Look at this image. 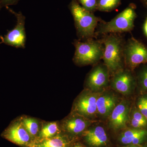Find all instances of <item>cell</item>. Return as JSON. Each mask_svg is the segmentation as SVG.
Instances as JSON below:
<instances>
[{"label": "cell", "mask_w": 147, "mask_h": 147, "mask_svg": "<svg viewBox=\"0 0 147 147\" xmlns=\"http://www.w3.org/2000/svg\"><path fill=\"white\" fill-rule=\"evenodd\" d=\"M101 39L104 46L102 59L110 74L112 75L124 68L123 38L118 34H109L103 35Z\"/></svg>", "instance_id": "cell-1"}, {"label": "cell", "mask_w": 147, "mask_h": 147, "mask_svg": "<svg viewBox=\"0 0 147 147\" xmlns=\"http://www.w3.org/2000/svg\"><path fill=\"white\" fill-rule=\"evenodd\" d=\"M70 9L78 37L86 40L95 37L96 28L100 19L80 5L76 0H72Z\"/></svg>", "instance_id": "cell-2"}, {"label": "cell", "mask_w": 147, "mask_h": 147, "mask_svg": "<svg viewBox=\"0 0 147 147\" xmlns=\"http://www.w3.org/2000/svg\"><path fill=\"white\" fill-rule=\"evenodd\" d=\"M135 8V5L131 4L111 21L101 22L95 31L96 36L131 31L137 17Z\"/></svg>", "instance_id": "cell-3"}, {"label": "cell", "mask_w": 147, "mask_h": 147, "mask_svg": "<svg viewBox=\"0 0 147 147\" xmlns=\"http://www.w3.org/2000/svg\"><path fill=\"white\" fill-rule=\"evenodd\" d=\"M73 44L75 47L73 61L77 65L93 64L102 59L104 46L101 39H88L85 42L75 40Z\"/></svg>", "instance_id": "cell-4"}, {"label": "cell", "mask_w": 147, "mask_h": 147, "mask_svg": "<svg viewBox=\"0 0 147 147\" xmlns=\"http://www.w3.org/2000/svg\"><path fill=\"white\" fill-rule=\"evenodd\" d=\"M124 63L133 71L141 64L147 63V46L133 37L125 42L124 48Z\"/></svg>", "instance_id": "cell-5"}, {"label": "cell", "mask_w": 147, "mask_h": 147, "mask_svg": "<svg viewBox=\"0 0 147 147\" xmlns=\"http://www.w3.org/2000/svg\"><path fill=\"white\" fill-rule=\"evenodd\" d=\"M100 93L85 90L74 103V113L90 119L94 117L98 114L96 101Z\"/></svg>", "instance_id": "cell-6"}, {"label": "cell", "mask_w": 147, "mask_h": 147, "mask_svg": "<svg viewBox=\"0 0 147 147\" xmlns=\"http://www.w3.org/2000/svg\"><path fill=\"white\" fill-rule=\"evenodd\" d=\"M7 8L16 16L17 21L16 26L13 30L4 36L1 37V42L17 48H25L26 38L25 28L26 18L21 12L17 13L7 7Z\"/></svg>", "instance_id": "cell-7"}, {"label": "cell", "mask_w": 147, "mask_h": 147, "mask_svg": "<svg viewBox=\"0 0 147 147\" xmlns=\"http://www.w3.org/2000/svg\"><path fill=\"white\" fill-rule=\"evenodd\" d=\"M130 107L128 102L123 100L119 102L108 117V125L115 131L127 128L129 121Z\"/></svg>", "instance_id": "cell-8"}, {"label": "cell", "mask_w": 147, "mask_h": 147, "mask_svg": "<svg viewBox=\"0 0 147 147\" xmlns=\"http://www.w3.org/2000/svg\"><path fill=\"white\" fill-rule=\"evenodd\" d=\"M128 69L123 68L113 75L111 86L116 91L123 95L131 93L135 86L136 80Z\"/></svg>", "instance_id": "cell-9"}, {"label": "cell", "mask_w": 147, "mask_h": 147, "mask_svg": "<svg viewBox=\"0 0 147 147\" xmlns=\"http://www.w3.org/2000/svg\"><path fill=\"white\" fill-rule=\"evenodd\" d=\"M110 75L109 70L104 63L97 65L88 74L87 86L92 91H97L108 85Z\"/></svg>", "instance_id": "cell-10"}, {"label": "cell", "mask_w": 147, "mask_h": 147, "mask_svg": "<svg viewBox=\"0 0 147 147\" xmlns=\"http://www.w3.org/2000/svg\"><path fill=\"white\" fill-rule=\"evenodd\" d=\"M2 136L10 142L20 146L27 144L30 140V135L24 127L21 121L12 123L4 131Z\"/></svg>", "instance_id": "cell-11"}, {"label": "cell", "mask_w": 147, "mask_h": 147, "mask_svg": "<svg viewBox=\"0 0 147 147\" xmlns=\"http://www.w3.org/2000/svg\"><path fill=\"white\" fill-rule=\"evenodd\" d=\"M82 134L86 143L90 147H104L109 144L107 133L102 126L98 125L86 129Z\"/></svg>", "instance_id": "cell-12"}, {"label": "cell", "mask_w": 147, "mask_h": 147, "mask_svg": "<svg viewBox=\"0 0 147 147\" xmlns=\"http://www.w3.org/2000/svg\"><path fill=\"white\" fill-rule=\"evenodd\" d=\"M118 102V98L113 93L100 92L96 101L98 114L103 117H108Z\"/></svg>", "instance_id": "cell-13"}, {"label": "cell", "mask_w": 147, "mask_h": 147, "mask_svg": "<svg viewBox=\"0 0 147 147\" xmlns=\"http://www.w3.org/2000/svg\"><path fill=\"white\" fill-rule=\"evenodd\" d=\"M118 141L123 145H141L147 141V129H125L119 135Z\"/></svg>", "instance_id": "cell-14"}, {"label": "cell", "mask_w": 147, "mask_h": 147, "mask_svg": "<svg viewBox=\"0 0 147 147\" xmlns=\"http://www.w3.org/2000/svg\"><path fill=\"white\" fill-rule=\"evenodd\" d=\"M91 124L90 119L74 113L64 121L63 127L65 131L73 135L83 133Z\"/></svg>", "instance_id": "cell-15"}, {"label": "cell", "mask_w": 147, "mask_h": 147, "mask_svg": "<svg viewBox=\"0 0 147 147\" xmlns=\"http://www.w3.org/2000/svg\"><path fill=\"white\" fill-rule=\"evenodd\" d=\"M129 122L132 128L144 129L147 127V119L136 108L129 113Z\"/></svg>", "instance_id": "cell-16"}, {"label": "cell", "mask_w": 147, "mask_h": 147, "mask_svg": "<svg viewBox=\"0 0 147 147\" xmlns=\"http://www.w3.org/2000/svg\"><path fill=\"white\" fill-rule=\"evenodd\" d=\"M40 146L42 147H68L69 143L64 137L57 135L45 139Z\"/></svg>", "instance_id": "cell-17"}, {"label": "cell", "mask_w": 147, "mask_h": 147, "mask_svg": "<svg viewBox=\"0 0 147 147\" xmlns=\"http://www.w3.org/2000/svg\"><path fill=\"white\" fill-rule=\"evenodd\" d=\"M59 131V127L57 122L49 123L42 127L40 132V137L45 139L55 137Z\"/></svg>", "instance_id": "cell-18"}, {"label": "cell", "mask_w": 147, "mask_h": 147, "mask_svg": "<svg viewBox=\"0 0 147 147\" xmlns=\"http://www.w3.org/2000/svg\"><path fill=\"white\" fill-rule=\"evenodd\" d=\"M25 129L32 137L36 135L39 131V123L35 119L25 118L21 121Z\"/></svg>", "instance_id": "cell-19"}, {"label": "cell", "mask_w": 147, "mask_h": 147, "mask_svg": "<svg viewBox=\"0 0 147 147\" xmlns=\"http://www.w3.org/2000/svg\"><path fill=\"white\" fill-rule=\"evenodd\" d=\"M121 0H97V9L102 11H110L117 7Z\"/></svg>", "instance_id": "cell-20"}, {"label": "cell", "mask_w": 147, "mask_h": 147, "mask_svg": "<svg viewBox=\"0 0 147 147\" xmlns=\"http://www.w3.org/2000/svg\"><path fill=\"white\" fill-rule=\"evenodd\" d=\"M137 109L147 119V95L142 96L138 98Z\"/></svg>", "instance_id": "cell-21"}, {"label": "cell", "mask_w": 147, "mask_h": 147, "mask_svg": "<svg viewBox=\"0 0 147 147\" xmlns=\"http://www.w3.org/2000/svg\"><path fill=\"white\" fill-rule=\"evenodd\" d=\"M139 85L142 89L147 90V66H145L139 72L138 76Z\"/></svg>", "instance_id": "cell-22"}, {"label": "cell", "mask_w": 147, "mask_h": 147, "mask_svg": "<svg viewBox=\"0 0 147 147\" xmlns=\"http://www.w3.org/2000/svg\"><path fill=\"white\" fill-rule=\"evenodd\" d=\"M82 6L91 12L97 9V0H79Z\"/></svg>", "instance_id": "cell-23"}, {"label": "cell", "mask_w": 147, "mask_h": 147, "mask_svg": "<svg viewBox=\"0 0 147 147\" xmlns=\"http://www.w3.org/2000/svg\"><path fill=\"white\" fill-rule=\"evenodd\" d=\"M16 0H0V2L2 3L7 5L11 4L15 2Z\"/></svg>", "instance_id": "cell-24"}, {"label": "cell", "mask_w": 147, "mask_h": 147, "mask_svg": "<svg viewBox=\"0 0 147 147\" xmlns=\"http://www.w3.org/2000/svg\"><path fill=\"white\" fill-rule=\"evenodd\" d=\"M118 147H142L141 145H127L119 146Z\"/></svg>", "instance_id": "cell-25"}, {"label": "cell", "mask_w": 147, "mask_h": 147, "mask_svg": "<svg viewBox=\"0 0 147 147\" xmlns=\"http://www.w3.org/2000/svg\"><path fill=\"white\" fill-rule=\"evenodd\" d=\"M144 30L145 35L147 37V17L145 20L144 24Z\"/></svg>", "instance_id": "cell-26"}, {"label": "cell", "mask_w": 147, "mask_h": 147, "mask_svg": "<svg viewBox=\"0 0 147 147\" xmlns=\"http://www.w3.org/2000/svg\"><path fill=\"white\" fill-rule=\"evenodd\" d=\"M140 1L147 9V0H140Z\"/></svg>", "instance_id": "cell-27"}, {"label": "cell", "mask_w": 147, "mask_h": 147, "mask_svg": "<svg viewBox=\"0 0 147 147\" xmlns=\"http://www.w3.org/2000/svg\"><path fill=\"white\" fill-rule=\"evenodd\" d=\"M72 147H84V146H82V145L80 144H78L75 145V146H74Z\"/></svg>", "instance_id": "cell-28"}, {"label": "cell", "mask_w": 147, "mask_h": 147, "mask_svg": "<svg viewBox=\"0 0 147 147\" xmlns=\"http://www.w3.org/2000/svg\"><path fill=\"white\" fill-rule=\"evenodd\" d=\"M142 147H147V144H146L144 146H142Z\"/></svg>", "instance_id": "cell-29"}, {"label": "cell", "mask_w": 147, "mask_h": 147, "mask_svg": "<svg viewBox=\"0 0 147 147\" xmlns=\"http://www.w3.org/2000/svg\"><path fill=\"white\" fill-rule=\"evenodd\" d=\"M34 147H41V146H40V145H39V146H37Z\"/></svg>", "instance_id": "cell-30"}, {"label": "cell", "mask_w": 147, "mask_h": 147, "mask_svg": "<svg viewBox=\"0 0 147 147\" xmlns=\"http://www.w3.org/2000/svg\"><path fill=\"white\" fill-rule=\"evenodd\" d=\"M2 43V42H1V43H0V44H1V43Z\"/></svg>", "instance_id": "cell-31"}]
</instances>
